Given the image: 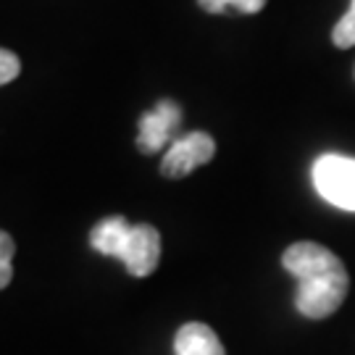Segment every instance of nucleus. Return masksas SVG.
<instances>
[{"label": "nucleus", "mask_w": 355, "mask_h": 355, "mask_svg": "<svg viewBox=\"0 0 355 355\" xmlns=\"http://www.w3.org/2000/svg\"><path fill=\"white\" fill-rule=\"evenodd\" d=\"M282 263L297 279L295 305L305 318H327L343 305L350 279L343 261L318 242L290 245Z\"/></svg>", "instance_id": "1"}, {"label": "nucleus", "mask_w": 355, "mask_h": 355, "mask_svg": "<svg viewBox=\"0 0 355 355\" xmlns=\"http://www.w3.org/2000/svg\"><path fill=\"white\" fill-rule=\"evenodd\" d=\"M89 245L119 258L132 277H150L161 261V234L150 224L132 227L124 216H108L89 232Z\"/></svg>", "instance_id": "2"}, {"label": "nucleus", "mask_w": 355, "mask_h": 355, "mask_svg": "<svg viewBox=\"0 0 355 355\" xmlns=\"http://www.w3.org/2000/svg\"><path fill=\"white\" fill-rule=\"evenodd\" d=\"M311 177L316 192L327 203L355 214V158L324 153L316 158Z\"/></svg>", "instance_id": "3"}, {"label": "nucleus", "mask_w": 355, "mask_h": 355, "mask_svg": "<svg viewBox=\"0 0 355 355\" xmlns=\"http://www.w3.org/2000/svg\"><path fill=\"white\" fill-rule=\"evenodd\" d=\"M216 153V142L205 132H190L184 137H177L171 148L166 150L161 161V174L171 179H182L192 174L198 166L208 164Z\"/></svg>", "instance_id": "4"}, {"label": "nucleus", "mask_w": 355, "mask_h": 355, "mask_svg": "<svg viewBox=\"0 0 355 355\" xmlns=\"http://www.w3.org/2000/svg\"><path fill=\"white\" fill-rule=\"evenodd\" d=\"M179 124H182V108L174 101H161L153 111H148L140 119L137 148L145 155L164 150L166 145L177 137Z\"/></svg>", "instance_id": "5"}, {"label": "nucleus", "mask_w": 355, "mask_h": 355, "mask_svg": "<svg viewBox=\"0 0 355 355\" xmlns=\"http://www.w3.org/2000/svg\"><path fill=\"white\" fill-rule=\"evenodd\" d=\"M174 350H177V355H227L224 345L216 337V331L200 321H190L177 331Z\"/></svg>", "instance_id": "6"}, {"label": "nucleus", "mask_w": 355, "mask_h": 355, "mask_svg": "<svg viewBox=\"0 0 355 355\" xmlns=\"http://www.w3.org/2000/svg\"><path fill=\"white\" fill-rule=\"evenodd\" d=\"M200 8L208 13H227V11H240V13H258L266 0H198Z\"/></svg>", "instance_id": "7"}, {"label": "nucleus", "mask_w": 355, "mask_h": 355, "mask_svg": "<svg viewBox=\"0 0 355 355\" xmlns=\"http://www.w3.org/2000/svg\"><path fill=\"white\" fill-rule=\"evenodd\" d=\"M331 42L337 48H353L355 45V6H350L347 13L334 24V29H331Z\"/></svg>", "instance_id": "8"}, {"label": "nucleus", "mask_w": 355, "mask_h": 355, "mask_svg": "<svg viewBox=\"0 0 355 355\" xmlns=\"http://www.w3.org/2000/svg\"><path fill=\"white\" fill-rule=\"evenodd\" d=\"M13 253H16V245L13 240L0 229V290L8 287V282L13 277Z\"/></svg>", "instance_id": "9"}, {"label": "nucleus", "mask_w": 355, "mask_h": 355, "mask_svg": "<svg viewBox=\"0 0 355 355\" xmlns=\"http://www.w3.org/2000/svg\"><path fill=\"white\" fill-rule=\"evenodd\" d=\"M19 71H21V61H19V55H13L11 51L0 48V85L13 82V79L19 76Z\"/></svg>", "instance_id": "10"}, {"label": "nucleus", "mask_w": 355, "mask_h": 355, "mask_svg": "<svg viewBox=\"0 0 355 355\" xmlns=\"http://www.w3.org/2000/svg\"><path fill=\"white\" fill-rule=\"evenodd\" d=\"M353 6H355V0H353Z\"/></svg>", "instance_id": "11"}]
</instances>
